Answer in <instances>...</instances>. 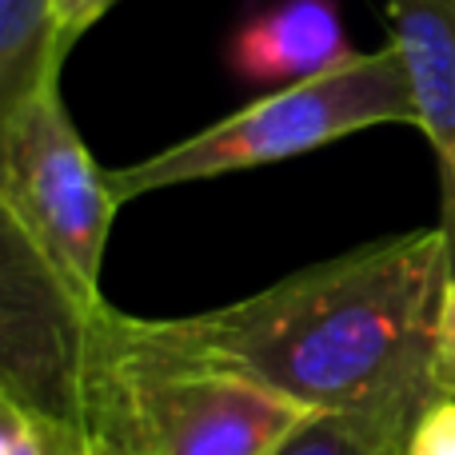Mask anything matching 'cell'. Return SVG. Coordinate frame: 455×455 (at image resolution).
<instances>
[{"label":"cell","instance_id":"9","mask_svg":"<svg viewBox=\"0 0 455 455\" xmlns=\"http://www.w3.org/2000/svg\"><path fill=\"white\" fill-rule=\"evenodd\" d=\"M275 455H408V448L352 419L312 416Z\"/></svg>","mask_w":455,"mask_h":455},{"label":"cell","instance_id":"12","mask_svg":"<svg viewBox=\"0 0 455 455\" xmlns=\"http://www.w3.org/2000/svg\"><path fill=\"white\" fill-rule=\"evenodd\" d=\"M44 455H124V451L96 427L44 424Z\"/></svg>","mask_w":455,"mask_h":455},{"label":"cell","instance_id":"1","mask_svg":"<svg viewBox=\"0 0 455 455\" xmlns=\"http://www.w3.org/2000/svg\"><path fill=\"white\" fill-rule=\"evenodd\" d=\"M451 275L448 232L419 228L291 272L235 304L148 323L180 352L408 448L435 400V320Z\"/></svg>","mask_w":455,"mask_h":455},{"label":"cell","instance_id":"6","mask_svg":"<svg viewBox=\"0 0 455 455\" xmlns=\"http://www.w3.org/2000/svg\"><path fill=\"white\" fill-rule=\"evenodd\" d=\"M392 44L408 64L416 112L435 148L443 232L455 256V0H387Z\"/></svg>","mask_w":455,"mask_h":455},{"label":"cell","instance_id":"10","mask_svg":"<svg viewBox=\"0 0 455 455\" xmlns=\"http://www.w3.org/2000/svg\"><path fill=\"white\" fill-rule=\"evenodd\" d=\"M432 387L443 400H455V275L443 291L440 320H435V352H432Z\"/></svg>","mask_w":455,"mask_h":455},{"label":"cell","instance_id":"13","mask_svg":"<svg viewBox=\"0 0 455 455\" xmlns=\"http://www.w3.org/2000/svg\"><path fill=\"white\" fill-rule=\"evenodd\" d=\"M116 0H56L60 8V32H64V44H72L76 36H84L96 20H100Z\"/></svg>","mask_w":455,"mask_h":455},{"label":"cell","instance_id":"4","mask_svg":"<svg viewBox=\"0 0 455 455\" xmlns=\"http://www.w3.org/2000/svg\"><path fill=\"white\" fill-rule=\"evenodd\" d=\"M0 200L64 280L100 304V264L120 196L64 108L60 76H48L8 124L0 144Z\"/></svg>","mask_w":455,"mask_h":455},{"label":"cell","instance_id":"8","mask_svg":"<svg viewBox=\"0 0 455 455\" xmlns=\"http://www.w3.org/2000/svg\"><path fill=\"white\" fill-rule=\"evenodd\" d=\"M64 52L56 0H0V144L24 100L60 76Z\"/></svg>","mask_w":455,"mask_h":455},{"label":"cell","instance_id":"14","mask_svg":"<svg viewBox=\"0 0 455 455\" xmlns=\"http://www.w3.org/2000/svg\"><path fill=\"white\" fill-rule=\"evenodd\" d=\"M40 424H44V419H36L32 411H24L16 400L0 395V455H8L20 440H28Z\"/></svg>","mask_w":455,"mask_h":455},{"label":"cell","instance_id":"11","mask_svg":"<svg viewBox=\"0 0 455 455\" xmlns=\"http://www.w3.org/2000/svg\"><path fill=\"white\" fill-rule=\"evenodd\" d=\"M408 455H455V400L435 395L411 432Z\"/></svg>","mask_w":455,"mask_h":455},{"label":"cell","instance_id":"2","mask_svg":"<svg viewBox=\"0 0 455 455\" xmlns=\"http://www.w3.org/2000/svg\"><path fill=\"white\" fill-rule=\"evenodd\" d=\"M312 416L228 363L164 344L140 315L100 312L88 427L124 455H275Z\"/></svg>","mask_w":455,"mask_h":455},{"label":"cell","instance_id":"7","mask_svg":"<svg viewBox=\"0 0 455 455\" xmlns=\"http://www.w3.org/2000/svg\"><path fill=\"white\" fill-rule=\"evenodd\" d=\"M232 68L248 80H312L355 56L331 0H275L232 36Z\"/></svg>","mask_w":455,"mask_h":455},{"label":"cell","instance_id":"5","mask_svg":"<svg viewBox=\"0 0 455 455\" xmlns=\"http://www.w3.org/2000/svg\"><path fill=\"white\" fill-rule=\"evenodd\" d=\"M104 299H84L0 200V395L44 424L88 427Z\"/></svg>","mask_w":455,"mask_h":455},{"label":"cell","instance_id":"3","mask_svg":"<svg viewBox=\"0 0 455 455\" xmlns=\"http://www.w3.org/2000/svg\"><path fill=\"white\" fill-rule=\"evenodd\" d=\"M376 124H419L408 64L395 44L379 52H355L347 64L323 76L283 84L280 92L243 104L240 112L216 120L204 132L132 168L108 172V180L124 204L160 188L280 164Z\"/></svg>","mask_w":455,"mask_h":455},{"label":"cell","instance_id":"15","mask_svg":"<svg viewBox=\"0 0 455 455\" xmlns=\"http://www.w3.org/2000/svg\"><path fill=\"white\" fill-rule=\"evenodd\" d=\"M8 455H44V424L36 427V432L28 435V440H20Z\"/></svg>","mask_w":455,"mask_h":455}]
</instances>
